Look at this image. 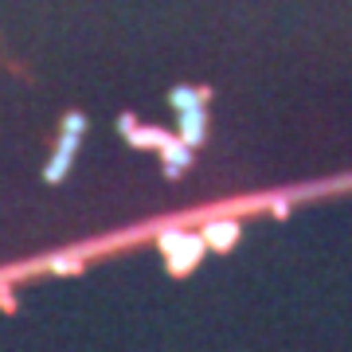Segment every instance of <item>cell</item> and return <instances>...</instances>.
<instances>
[{
  "label": "cell",
  "instance_id": "1",
  "mask_svg": "<svg viewBox=\"0 0 352 352\" xmlns=\"http://www.w3.org/2000/svg\"><path fill=\"white\" fill-rule=\"evenodd\" d=\"M164 247H168V254H173V266L176 270H188L196 258H200V239H192V235H168L164 239Z\"/></svg>",
  "mask_w": 352,
  "mask_h": 352
},
{
  "label": "cell",
  "instance_id": "2",
  "mask_svg": "<svg viewBox=\"0 0 352 352\" xmlns=\"http://www.w3.org/2000/svg\"><path fill=\"white\" fill-rule=\"evenodd\" d=\"M78 138H82V133H75V129H63L59 153H55V161L47 164V180H63L67 164H71V157H75V149H78Z\"/></svg>",
  "mask_w": 352,
  "mask_h": 352
},
{
  "label": "cell",
  "instance_id": "3",
  "mask_svg": "<svg viewBox=\"0 0 352 352\" xmlns=\"http://www.w3.org/2000/svg\"><path fill=\"white\" fill-rule=\"evenodd\" d=\"M204 126H208V118H204V106L180 110V141H184V145H200V141H204Z\"/></svg>",
  "mask_w": 352,
  "mask_h": 352
},
{
  "label": "cell",
  "instance_id": "4",
  "mask_svg": "<svg viewBox=\"0 0 352 352\" xmlns=\"http://www.w3.org/2000/svg\"><path fill=\"white\" fill-rule=\"evenodd\" d=\"M161 149H164V168H168V173H180V168L192 161V157H188L192 145H184V141H173V138H168Z\"/></svg>",
  "mask_w": 352,
  "mask_h": 352
},
{
  "label": "cell",
  "instance_id": "5",
  "mask_svg": "<svg viewBox=\"0 0 352 352\" xmlns=\"http://www.w3.org/2000/svg\"><path fill=\"white\" fill-rule=\"evenodd\" d=\"M168 98H173L176 110H192V106H204V94H200V90H192V87H176Z\"/></svg>",
  "mask_w": 352,
  "mask_h": 352
},
{
  "label": "cell",
  "instance_id": "6",
  "mask_svg": "<svg viewBox=\"0 0 352 352\" xmlns=\"http://www.w3.org/2000/svg\"><path fill=\"white\" fill-rule=\"evenodd\" d=\"M235 235H239L235 223H212V227H208V243H215V247H231Z\"/></svg>",
  "mask_w": 352,
  "mask_h": 352
}]
</instances>
